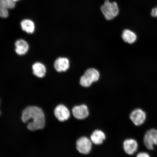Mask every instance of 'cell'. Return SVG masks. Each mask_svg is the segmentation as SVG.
<instances>
[{"label":"cell","instance_id":"obj_1","mask_svg":"<svg viewBox=\"0 0 157 157\" xmlns=\"http://www.w3.org/2000/svg\"><path fill=\"white\" fill-rule=\"evenodd\" d=\"M21 119L23 122L28 123L27 128L30 131L44 128L45 125V117L42 109L36 106L27 107L23 111Z\"/></svg>","mask_w":157,"mask_h":157},{"label":"cell","instance_id":"obj_2","mask_svg":"<svg viewBox=\"0 0 157 157\" xmlns=\"http://www.w3.org/2000/svg\"><path fill=\"white\" fill-rule=\"evenodd\" d=\"M102 13L107 20H111L117 16L119 13V9L117 3L115 2H111L109 0H105L101 6Z\"/></svg>","mask_w":157,"mask_h":157},{"label":"cell","instance_id":"obj_3","mask_svg":"<svg viewBox=\"0 0 157 157\" xmlns=\"http://www.w3.org/2000/svg\"><path fill=\"white\" fill-rule=\"evenodd\" d=\"M99 72L97 70L93 68L88 69L80 78V85L84 87H89L93 82L99 80Z\"/></svg>","mask_w":157,"mask_h":157},{"label":"cell","instance_id":"obj_4","mask_svg":"<svg viewBox=\"0 0 157 157\" xmlns=\"http://www.w3.org/2000/svg\"><path fill=\"white\" fill-rule=\"evenodd\" d=\"M145 146L149 150H154V146L157 145V130L152 129L147 131L143 139Z\"/></svg>","mask_w":157,"mask_h":157},{"label":"cell","instance_id":"obj_5","mask_svg":"<svg viewBox=\"0 0 157 157\" xmlns=\"http://www.w3.org/2000/svg\"><path fill=\"white\" fill-rule=\"evenodd\" d=\"M92 142L86 137H82L76 142L77 150L81 154H87L91 151L92 149Z\"/></svg>","mask_w":157,"mask_h":157},{"label":"cell","instance_id":"obj_6","mask_svg":"<svg viewBox=\"0 0 157 157\" xmlns=\"http://www.w3.org/2000/svg\"><path fill=\"white\" fill-rule=\"evenodd\" d=\"M131 120L135 125L140 126L144 123L146 119V115L145 112L141 109H136L130 114Z\"/></svg>","mask_w":157,"mask_h":157},{"label":"cell","instance_id":"obj_7","mask_svg":"<svg viewBox=\"0 0 157 157\" xmlns=\"http://www.w3.org/2000/svg\"><path fill=\"white\" fill-rule=\"evenodd\" d=\"M54 114L59 121H64L67 120L69 118L70 113L68 108L65 106L60 105L55 109Z\"/></svg>","mask_w":157,"mask_h":157},{"label":"cell","instance_id":"obj_8","mask_svg":"<svg viewBox=\"0 0 157 157\" xmlns=\"http://www.w3.org/2000/svg\"><path fill=\"white\" fill-rule=\"evenodd\" d=\"M15 2L13 0H0V17L6 18L8 17V10L14 8Z\"/></svg>","mask_w":157,"mask_h":157},{"label":"cell","instance_id":"obj_9","mask_svg":"<svg viewBox=\"0 0 157 157\" xmlns=\"http://www.w3.org/2000/svg\"><path fill=\"white\" fill-rule=\"evenodd\" d=\"M72 113L76 119L79 120L86 118L89 114L87 106L84 105L74 107L72 109Z\"/></svg>","mask_w":157,"mask_h":157},{"label":"cell","instance_id":"obj_10","mask_svg":"<svg viewBox=\"0 0 157 157\" xmlns=\"http://www.w3.org/2000/svg\"><path fill=\"white\" fill-rule=\"evenodd\" d=\"M123 149L127 154L132 155L136 152L138 148V143L134 139H129L123 142Z\"/></svg>","mask_w":157,"mask_h":157},{"label":"cell","instance_id":"obj_11","mask_svg":"<svg viewBox=\"0 0 157 157\" xmlns=\"http://www.w3.org/2000/svg\"><path fill=\"white\" fill-rule=\"evenodd\" d=\"M15 52L19 56H23L28 52L29 45L26 41L23 39H19L15 44Z\"/></svg>","mask_w":157,"mask_h":157},{"label":"cell","instance_id":"obj_12","mask_svg":"<svg viewBox=\"0 0 157 157\" xmlns=\"http://www.w3.org/2000/svg\"><path fill=\"white\" fill-rule=\"evenodd\" d=\"M54 67L58 72L66 71L70 67L69 60L66 58H59L55 61Z\"/></svg>","mask_w":157,"mask_h":157},{"label":"cell","instance_id":"obj_13","mask_svg":"<svg viewBox=\"0 0 157 157\" xmlns=\"http://www.w3.org/2000/svg\"><path fill=\"white\" fill-rule=\"evenodd\" d=\"M32 70L33 74L39 78H43L46 75V68L42 63L37 62L33 65Z\"/></svg>","mask_w":157,"mask_h":157},{"label":"cell","instance_id":"obj_14","mask_svg":"<svg viewBox=\"0 0 157 157\" xmlns=\"http://www.w3.org/2000/svg\"><path fill=\"white\" fill-rule=\"evenodd\" d=\"M105 135L102 131L96 130L94 131L91 136L92 143L96 145L101 144L105 139Z\"/></svg>","mask_w":157,"mask_h":157},{"label":"cell","instance_id":"obj_15","mask_svg":"<svg viewBox=\"0 0 157 157\" xmlns=\"http://www.w3.org/2000/svg\"><path fill=\"white\" fill-rule=\"evenodd\" d=\"M21 25L23 31L29 34H32L35 30L34 23L31 20L26 19L21 21Z\"/></svg>","mask_w":157,"mask_h":157},{"label":"cell","instance_id":"obj_16","mask_svg":"<svg viewBox=\"0 0 157 157\" xmlns=\"http://www.w3.org/2000/svg\"><path fill=\"white\" fill-rule=\"evenodd\" d=\"M122 38L125 42L129 44H132L136 40V34L129 29H125L123 31Z\"/></svg>","mask_w":157,"mask_h":157},{"label":"cell","instance_id":"obj_17","mask_svg":"<svg viewBox=\"0 0 157 157\" xmlns=\"http://www.w3.org/2000/svg\"><path fill=\"white\" fill-rule=\"evenodd\" d=\"M136 157H151L150 155L145 152H141L137 155Z\"/></svg>","mask_w":157,"mask_h":157},{"label":"cell","instance_id":"obj_18","mask_svg":"<svg viewBox=\"0 0 157 157\" xmlns=\"http://www.w3.org/2000/svg\"><path fill=\"white\" fill-rule=\"evenodd\" d=\"M151 15L153 17H157V7L155 8L152 10L151 12Z\"/></svg>","mask_w":157,"mask_h":157},{"label":"cell","instance_id":"obj_19","mask_svg":"<svg viewBox=\"0 0 157 157\" xmlns=\"http://www.w3.org/2000/svg\"><path fill=\"white\" fill-rule=\"evenodd\" d=\"M13 1L15 2H16L19 1V0H13Z\"/></svg>","mask_w":157,"mask_h":157},{"label":"cell","instance_id":"obj_20","mask_svg":"<svg viewBox=\"0 0 157 157\" xmlns=\"http://www.w3.org/2000/svg\"><path fill=\"white\" fill-rule=\"evenodd\" d=\"M0 114H1V112H0Z\"/></svg>","mask_w":157,"mask_h":157}]
</instances>
